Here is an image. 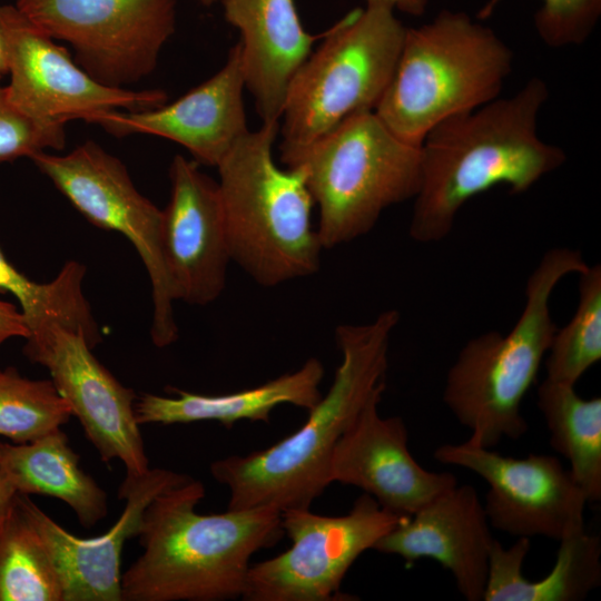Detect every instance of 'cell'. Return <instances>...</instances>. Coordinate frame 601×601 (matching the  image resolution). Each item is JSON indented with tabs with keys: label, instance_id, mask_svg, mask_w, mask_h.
<instances>
[{
	"label": "cell",
	"instance_id": "ffe728a7",
	"mask_svg": "<svg viewBox=\"0 0 601 601\" xmlns=\"http://www.w3.org/2000/svg\"><path fill=\"white\" fill-rule=\"evenodd\" d=\"M240 32L242 69L263 122L279 121L289 83L319 36L302 24L294 0H221Z\"/></svg>",
	"mask_w": 601,
	"mask_h": 601
},
{
	"label": "cell",
	"instance_id": "4fadbf2b",
	"mask_svg": "<svg viewBox=\"0 0 601 601\" xmlns=\"http://www.w3.org/2000/svg\"><path fill=\"white\" fill-rule=\"evenodd\" d=\"M434 459L464 467L489 485L484 510L492 528L512 536L556 541L585 530L588 497L571 471L549 454L505 456L469 442L445 443Z\"/></svg>",
	"mask_w": 601,
	"mask_h": 601
},
{
	"label": "cell",
	"instance_id": "8992f818",
	"mask_svg": "<svg viewBox=\"0 0 601 601\" xmlns=\"http://www.w3.org/2000/svg\"><path fill=\"white\" fill-rule=\"evenodd\" d=\"M513 52L486 24L444 9L406 28L390 83L374 112L401 140L421 146L443 120L500 97Z\"/></svg>",
	"mask_w": 601,
	"mask_h": 601
},
{
	"label": "cell",
	"instance_id": "f546056e",
	"mask_svg": "<svg viewBox=\"0 0 601 601\" xmlns=\"http://www.w3.org/2000/svg\"><path fill=\"white\" fill-rule=\"evenodd\" d=\"M66 142L63 126L39 122L8 98L0 86V162L20 157L31 158L46 149H62Z\"/></svg>",
	"mask_w": 601,
	"mask_h": 601
},
{
	"label": "cell",
	"instance_id": "44dd1931",
	"mask_svg": "<svg viewBox=\"0 0 601 601\" xmlns=\"http://www.w3.org/2000/svg\"><path fill=\"white\" fill-rule=\"evenodd\" d=\"M323 364L312 357L295 372L234 393L205 395L176 387L170 388L176 397L145 393L135 403V414L139 425L216 421L231 428L243 420L268 422L272 411L282 404L312 410L323 396Z\"/></svg>",
	"mask_w": 601,
	"mask_h": 601
},
{
	"label": "cell",
	"instance_id": "8fae6325",
	"mask_svg": "<svg viewBox=\"0 0 601 601\" xmlns=\"http://www.w3.org/2000/svg\"><path fill=\"white\" fill-rule=\"evenodd\" d=\"M32 23L73 49L98 81L126 88L149 76L176 30V0H17Z\"/></svg>",
	"mask_w": 601,
	"mask_h": 601
},
{
	"label": "cell",
	"instance_id": "9a60e30c",
	"mask_svg": "<svg viewBox=\"0 0 601 601\" xmlns=\"http://www.w3.org/2000/svg\"><path fill=\"white\" fill-rule=\"evenodd\" d=\"M162 210L161 252L174 300L206 305L219 297L231 260L218 183L176 155Z\"/></svg>",
	"mask_w": 601,
	"mask_h": 601
},
{
	"label": "cell",
	"instance_id": "7c38bea8",
	"mask_svg": "<svg viewBox=\"0 0 601 601\" xmlns=\"http://www.w3.org/2000/svg\"><path fill=\"white\" fill-rule=\"evenodd\" d=\"M0 23L9 46L6 92L18 109L39 122L65 127L80 119L96 124L109 111L149 109L167 101L159 89L130 90L98 81L16 6L0 4Z\"/></svg>",
	"mask_w": 601,
	"mask_h": 601
},
{
	"label": "cell",
	"instance_id": "484cf974",
	"mask_svg": "<svg viewBox=\"0 0 601 601\" xmlns=\"http://www.w3.org/2000/svg\"><path fill=\"white\" fill-rule=\"evenodd\" d=\"M62 599L51 558L14 499L0 522V601Z\"/></svg>",
	"mask_w": 601,
	"mask_h": 601
},
{
	"label": "cell",
	"instance_id": "e575fe53",
	"mask_svg": "<svg viewBox=\"0 0 601 601\" xmlns=\"http://www.w3.org/2000/svg\"><path fill=\"white\" fill-rule=\"evenodd\" d=\"M196 1L203 6L208 7V6H211L216 0H196Z\"/></svg>",
	"mask_w": 601,
	"mask_h": 601
},
{
	"label": "cell",
	"instance_id": "83f0119b",
	"mask_svg": "<svg viewBox=\"0 0 601 601\" xmlns=\"http://www.w3.org/2000/svg\"><path fill=\"white\" fill-rule=\"evenodd\" d=\"M71 410L51 380H29L16 368L0 370V435L16 444L59 430Z\"/></svg>",
	"mask_w": 601,
	"mask_h": 601
},
{
	"label": "cell",
	"instance_id": "ac0fdd59",
	"mask_svg": "<svg viewBox=\"0 0 601 601\" xmlns=\"http://www.w3.org/2000/svg\"><path fill=\"white\" fill-rule=\"evenodd\" d=\"M239 41L224 66L170 104L142 110H114L97 125L116 137L154 135L186 148L196 162L217 167L248 131Z\"/></svg>",
	"mask_w": 601,
	"mask_h": 601
},
{
	"label": "cell",
	"instance_id": "e0dca14e",
	"mask_svg": "<svg viewBox=\"0 0 601 601\" xmlns=\"http://www.w3.org/2000/svg\"><path fill=\"white\" fill-rule=\"evenodd\" d=\"M376 391L337 441L329 480L354 485L398 515L411 516L428 501L457 484L454 474L424 469L408 450L400 416L382 417Z\"/></svg>",
	"mask_w": 601,
	"mask_h": 601
},
{
	"label": "cell",
	"instance_id": "3957f363",
	"mask_svg": "<svg viewBox=\"0 0 601 601\" xmlns=\"http://www.w3.org/2000/svg\"><path fill=\"white\" fill-rule=\"evenodd\" d=\"M398 322L400 313L387 309L370 323L337 326L342 361L327 394L308 411L305 423L263 451L210 464L213 477L229 489L227 510L309 509L331 484L329 462L337 441L367 400L386 387L390 338Z\"/></svg>",
	"mask_w": 601,
	"mask_h": 601
},
{
	"label": "cell",
	"instance_id": "f1b7e54d",
	"mask_svg": "<svg viewBox=\"0 0 601 601\" xmlns=\"http://www.w3.org/2000/svg\"><path fill=\"white\" fill-rule=\"evenodd\" d=\"M501 0H489L477 14L490 17ZM601 17V0H541L534 13L535 31L551 48H565L584 43Z\"/></svg>",
	"mask_w": 601,
	"mask_h": 601
},
{
	"label": "cell",
	"instance_id": "d6a6232c",
	"mask_svg": "<svg viewBox=\"0 0 601 601\" xmlns=\"http://www.w3.org/2000/svg\"><path fill=\"white\" fill-rule=\"evenodd\" d=\"M18 492L0 466V522L12 505Z\"/></svg>",
	"mask_w": 601,
	"mask_h": 601
},
{
	"label": "cell",
	"instance_id": "1f68e13d",
	"mask_svg": "<svg viewBox=\"0 0 601 601\" xmlns=\"http://www.w3.org/2000/svg\"><path fill=\"white\" fill-rule=\"evenodd\" d=\"M365 4L385 6L408 16L420 17L427 10L431 0H364Z\"/></svg>",
	"mask_w": 601,
	"mask_h": 601
},
{
	"label": "cell",
	"instance_id": "30bf717a",
	"mask_svg": "<svg viewBox=\"0 0 601 601\" xmlns=\"http://www.w3.org/2000/svg\"><path fill=\"white\" fill-rule=\"evenodd\" d=\"M30 159L90 223L134 245L151 283V339L157 347L174 343L178 327L161 252L162 210L137 190L121 160L93 141L66 155L41 151Z\"/></svg>",
	"mask_w": 601,
	"mask_h": 601
},
{
	"label": "cell",
	"instance_id": "603a6c76",
	"mask_svg": "<svg viewBox=\"0 0 601 601\" xmlns=\"http://www.w3.org/2000/svg\"><path fill=\"white\" fill-rule=\"evenodd\" d=\"M0 466L19 494H43L65 502L83 528L107 514V495L79 466L59 428L33 442L0 443Z\"/></svg>",
	"mask_w": 601,
	"mask_h": 601
},
{
	"label": "cell",
	"instance_id": "d6986e66",
	"mask_svg": "<svg viewBox=\"0 0 601 601\" xmlns=\"http://www.w3.org/2000/svg\"><path fill=\"white\" fill-rule=\"evenodd\" d=\"M494 540L476 490L456 484L405 518L373 550L398 555L408 565L433 559L451 572L464 599L481 601Z\"/></svg>",
	"mask_w": 601,
	"mask_h": 601
},
{
	"label": "cell",
	"instance_id": "5bb4252c",
	"mask_svg": "<svg viewBox=\"0 0 601 601\" xmlns=\"http://www.w3.org/2000/svg\"><path fill=\"white\" fill-rule=\"evenodd\" d=\"M26 339V356L49 371L101 460H120L127 473L148 470L135 414L136 394L93 356L85 334L55 324Z\"/></svg>",
	"mask_w": 601,
	"mask_h": 601
},
{
	"label": "cell",
	"instance_id": "4dcf8cb0",
	"mask_svg": "<svg viewBox=\"0 0 601 601\" xmlns=\"http://www.w3.org/2000/svg\"><path fill=\"white\" fill-rule=\"evenodd\" d=\"M29 334L22 312L17 311L10 303L0 300V345L10 337L27 338Z\"/></svg>",
	"mask_w": 601,
	"mask_h": 601
},
{
	"label": "cell",
	"instance_id": "ba28073f",
	"mask_svg": "<svg viewBox=\"0 0 601 601\" xmlns=\"http://www.w3.org/2000/svg\"><path fill=\"white\" fill-rule=\"evenodd\" d=\"M405 31L393 9L365 4L324 32L287 89L279 151L307 145L355 114L374 111L395 70Z\"/></svg>",
	"mask_w": 601,
	"mask_h": 601
},
{
	"label": "cell",
	"instance_id": "7402d4cb",
	"mask_svg": "<svg viewBox=\"0 0 601 601\" xmlns=\"http://www.w3.org/2000/svg\"><path fill=\"white\" fill-rule=\"evenodd\" d=\"M551 571L538 581L523 575L531 548L529 538H518L505 549L494 540L483 600L485 601H580L601 584V540L585 530L559 541Z\"/></svg>",
	"mask_w": 601,
	"mask_h": 601
},
{
	"label": "cell",
	"instance_id": "6da1fadb",
	"mask_svg": "<svg viewBox=\"0 0 601 601\" xmlns=\"http://www.w3.org/2000/svg\"><path fill=\"white\" fill-rule=\"evenodd\" d=\"M548 98L545 81L533 77L512 96L454 115L426 134L420 146L412 239L440 242L473 197L500 185L513 195L525 193L565 162V151L539 135Z\"/></svg>",
	"mask_w": 601,
	"mask_h": 601
},
{
	"label": "cell",
	"instance_id": "cb8c5ba5",
	"mask_svg": "<svg viewBox=\"0 0 601 601\" xmlns=\"http://www.w3.org/2000/svg\"><path fill=\"white\" fill-rule=\"evenodd\" d=\"M538 407L550 432V444L570 463L589 502L601 500V398H583L574 385L545 378Z\"/></svg>",
	"mask_w": 601,
	"mask_h": 601
},
{
	"label": "cell",
	"instance_id": "2e32d148",
	"mask_svg": "<svg viewBox=\"0 0 601 601\" xmlns=\"http://www.w3.org/2000/svg\"><path fill=\"white\" fill-rule=\"evenodd\" d=\"M166 469L127 473L118 496L125 509L106 533L90 539L72 535L47 515L28 495L16 501L43 542L62 587V601H121L120 559L125 542L137 536L150 502L164 491L190 480Z\"/></svg>",
	"mask_w": 601,
	"mask_h": 601
},
{
	"label": "cell",
	"instance_id": "4316f807",
	"mask_svg": "<svg viewBox=\"0 0 601 601\" xmlns=\"http://www.w3.org/2000/svg\"><path fill=\"white\" fill-rule=\"evenodd\" d=\"M546 378L575 385L601 358V266L579 273V303L571 321L556 329L545 355Z\"/></svg>",
	"mask_w": 601,
	"mask_h": 601
},
{
	"label": "cell",
	"instance_id": "9c48e42d",
	"mask_svg": "<svg viewBox=\"0 0 601 601\" xmlns=\"http://www.w3.org/2000/svg\"><path fill=\"white\" fill-rule=\"evenodd\" d=\"M280 515L292 546L249 566L243 600H354L341 592L348 569L407 518L382 508L367 493L358 496L345 515H319L309 509H288Z\"/></svg>",
	"mask_w": 601,
	"mask_h": 601
},
{
	"label": "cell",
	"instance_id": "277c9868",
	"mask_svg": "<svg viewBox=\"0 0 601 601\" xmlns=\"http://www.w3.org/2000/svg\"><path fill=\"white\" fill-rule=\"evenodd\" d=\"M587 267L579 250L549 249L526 280L525 304L512 329L481 334L463 346L447 372L443 402L471 431L469 442L491 449L526 433L521 404L558 329L550 298L563 277Z\"/></svg>",
	"mask_w": 601,
	"mask_h": 601
},
{
	"label": "cell",
	"instance_id": "836d02e7",
	"mask_svg": "<svg viewBox=\"0 0 601 601\" xmlns=\"http://www.w3.org/2000/svg\"><path fill=\"white\" fill-rule=\"evenodd\" d=\"M9 71V46L4 30L0 23V78Z\"/></svg>",
	"mask_w": 601,
	"mask_h": 601
},
{
	"label": "cell",
	"instance_id": "5b68a950",
	"mask_svg": "<svg viewBox=\"0 0 601 601\" xmlns=\"http://www.w3.org/2000/svg\"><path fill=\"white\" fill-rule=\"evenodd\" d=\"M278 132L263 122L216 167L230 258L265 287L315 274L323 249L303 175L274 161Z\"/></svg>",
	"mask_w": 601,
	"mask_h": 601
},
{
	"label": "cell",
	"instance_id": "52a82bcc",
	"mask_svg": "<svg viewBox=\"0 0 601 601\" xmlns=\"http://www.w3.org/2000/svg\"><path fill=\"white\" fill-rule=\"evenodd\" d=\"M319 209L323 248L349 243L373 229L382 213L414 199L421 149L396 137L374 111L355 114L316 140L283 150Z\"/></svg>",
	"mask_w": 601,
	"mask_h": 601
},
{
	"label": "cell",
	"instance_id": "7a4b0ae2",
	"mask_svg": "<svg viewBox=\"0 0 601 601\" xmlns=\"http://www.w3.org/2000/svg\"><path fill=\"white\" fill-rule=\"evenodd\" d=\"M205 496L190 479L156 496L138 533L141 555L121 574V601H220L242 598L249 560L285 534L270 506L199 514Z\"/></svg>",
	"mask_w": 601,
	"mask_h": 601
},
{
	"label": "cell",
	"instance_id": "d4e9b609",
	"mask_svg": "<svg viewBox=\"0 0 601 601\" xmlns=\"http://www.w3.org/2000/svg\"><path fill=\"white\" fill-rule=\"evenodd\" d=\"M83 276L85 266L72 260L55 279L39 284L20 273L0 249V292H8L18 299L30 334L59 324L83 333L93 348L100 335L82 294Z\"/></svg>",
	"mask_w": 601,
	"mask_h": 601
}]
</instances>
